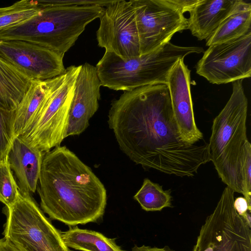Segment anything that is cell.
<instances>
[{"mask_svg":"<svg viewBox=\"0 0 251 251\" xmlns=\"http://www.w3.org/2000/svg\"><path fill=\"white\" fill-rule=\"evenodd\" d=\"M108 124L121 151L143 168L192 176L210 161L208 143L181 139L166 84L124 91L112 100Z\"/></svg>","mask_w":251,"mask_h":251,"instance_id":"cell-1","label":"cell"},{"mask_svg":"<svg viewBox=\"0 0 251 251\" xmlns=\"http://www.w3.org/2000/svg\"><path fill=\"white\" fill-rule=\"evenodd\" d=\"M39 181L40 206L50 219L74 226L96 222L103 215L104 186L66 146L45 152Z\"/></svg>","mask_w":251,"mask_h":251,"instance_id":"cell-2","label":"cell"},{"mask_svg":"<svg viewBox=\"0 0 251 251\" xmlns=\"http://www.w3.org/2000/svg\"><path fill=\"white\" fill-rule=\"evenodd\" d=\"M38 13L19 25L0 32V40H21L63 55L91 22L99 18L103 7L98 5L64 6L37 0Z\"/></svg>","mask_w":251,"mask_h":251,"instance_id":"cell-3","label":"cell"},{"mask_svg":"<svg viewBox=\"0 0 251 251\" xmlns=\"http://www.w3.org/2000/svg\"><path fill=\"white\" fill-rule=\"evenodd\" d=\"M243 80L232 82V92L213 121L208 143L210 161L219 177L234 192L242 194L241 160L248 141L246 122L248 101Z\"/></svg>","mask_w":251,"mask_h":251,"instance_id":"cell-4","label":"cell"},{"mask_svg":"<svg viewBox=\"0 0 251 251\" xmlns=\"http://www.w3.org/2000/svg\"><path fill=\"white\" fill-rule=\"evenodd\" d=\"M203 51L201 47L179 46L170 42L149 53L126 59L105 51L96 68L101 86L129 91L148 85L167 84L169 73L179 59Z\"/></svg>","mask_w":251,"mask_h":251,"instance_id":"cell-5","label":"cell"},{"mask_svg":"<svg viewBox=\"0 0 251 251\" xmlns=\"http://www.w3.org/2000/svg\"><path fill=\"white\" fill-rule=\"evenodd\" d=\"M81 65H71L52 86L25 132L20 136L44 152L67 137L69 113Z\"/></svg>","mask_w":251,"mask_h":251,"instance_id":"cell-6","label":"cell"},{"mask_svg":"<svg viewBox=\"0 0 251 251\" xmlns=\"http://www.w3.org/2000/svg\"><path fill=\"white\" fill-rule=\"evenodd\" d=\"M5 214L2 234L17 251H72L31 195L20 193Z\"/></svg>","mask_w":251,"mask_h":251,"instance_id":"cell-7","label":"cell"},{"mask_svg":"<svg viewBox=\"0 0 251 251\" xmlns=\"http://www.w3.org/2000/svg\"><path fill=\"white\" fill-rule=\"evenodd\" d=\"M234 193L225 188L201 226L192 251H251V225L235 210Z\"/></svg>","mask_w":251,"mask_h":251,"instance_id":"cell-8","label":"cell"},{"mask_svg":"<svg viewBox=\"0 0 251 251\" xmlns=\"http://www.w3.org/2000/svg\"><path fill=\"white\" fill-rule=\"evenodd\" d=\"M138 30L140 55L170 42L176 32L187 29V19L171 0H130Z\"/></svg>","mask_w":251,"mask_h":251,"instance_id":"cell-9","label":"cell"},{"mask_svg":"<svg viewBox=\"0 0 251 251\" xmlns=\"http://www.w3.org/2000/svg\"><path fill=\"white\" fill-rule=\"evenodd\" d=\"M196 73L212 84L233 82L251 75V31L210 46L197 62Z\"/></svg>","mask_w":251,"mask_h":251,"instance_id":"cell-10","label":"cell"},{"mask_svg":"<svg viewBox=\"0 0 251 251\" xmlns=\"http://www.w3.org/2000/svg\"><path fill=\"white\" fill-rule=\"evenodd\" d=\"M96 32L98 46L123 59L140 56L139 39L130 0H115L103 8Z\"/></svg>","mask_w":251,"mask_h":251,"instance_id":"cell-11","label":"cell"},{"mask_svg":"<svg viewBox=\"0 0 251 251\" xmlns=\"http://www.w3.org/2000/svg\"><path fill=\"white\" fill-rule=\"evenodd\" d=\"M64 56L24 41L0 40V57L32 80H45L64 74Z\"/></svg>","mask_w":251,"mask_h":251,"instance_id":"cell-12","label":"cell"},{"mask_svg":"<svg viewBox=\"0 0 251 251\" xmlns=\"http://www.w3.org/2000/svg\"><path fill=\"white\" fill-rule=\"evenodd\" d=\"M172 107L182 141L193 145L202 139L195 120L190 89V70L179 59L171 70L167 80Z\"/></svg>","mask_w":251,"mask_h":251,"instance_id":"cell-13","label":"cell"},{"mask_svg":"<svg viewBox=\"0 0 251 251\" xmlns=\"http://www.w3.org/2000/svg\"><path fill=\"white\" fill-rule=\"evenodd\" d=\"M101 86L96 67L87 62L81 65L75 81L67 136L78 135L89 126L90 119L99 108Z\"/></svg>","mask_w":251,"mask_h":251,"instance_id":"cell-14","label":"cell"},{"mask_svg":"<svg viewBox=\"0 0 251 251\" xmlns=\"http://www.w3.org/2000/svg\"><path fill=\"white\" fill-rule=\"evenodd\" d=\"M45 153L20 136L14 139L7 159L21 194L31 195L36 190Z\"/></svg>","mask_w":251,"mask_h":251,"instance_id":"cell-15","label":"cell"},{"mask_svg":"<svg viewBox=\"0 0 251 251\" xmlns=\"http://www.w3.org/2000/svg\"><path fill=\"white\" fill-rule=\"evenodd\" d=\"M242 0H200L189 11L187 27L199 40H206Z\"/></svg>","mask_w":251,"mask_h":251,"instance_id":"cell-16","label":"cell"},{"mask_svg":"<svg viewBox=\"0 0 251 251\" xmlns=\"http://www.w3.org/2000/svg\"><path fill=\"white\" fill-rule=\"evenodd\" d=\"M59 76L45 80L32 81L27 91L15 110L14 124L15 137L22 135L27 130Z\"/></svg>","mask_w":251,"mask_h":251,"instance_id":"cell-17","label":"cell"},{"mask_svg":"<svg viewBox=\"0 0 251 251\" xmlns=\"http://www.w3.org/2000/svg\"><path fill=\"white\" fill-rule=\"evenodd\" d=\"M32 80L0 57V104L15 111Z\"/></svg>","mask_w":251,"mask_h":251,"instance_id":"cell-18","label":"cell"},{"mask_svg":"<svg viewBox=\"0 0 251 251\" xmlns=\"http://www.w3.org/2000/svg\"><path fill=\"white\" fill-rule=\"evenodd\" d=\"M251 4L242 0L206 40V46L226 42L251 31Z\"/></svg>","mask_w":251,"mask_h":251,"instance_id":"cell-19","label":"cell"},{"mask_svg":"<svg viewBox=\"0 0 251 251\" xmlns=\"http://www.w3.org/2000/svg\"><path fill=\"white\" fill-rule=\"evenodd\" d=\"M64 243L68 248L82 251H123L115 239L108 238L102 233L78 226H70L61 232Z\"/></svg>","mask_w":251,"mask_h":251,"instance_id":"cell-20","label":"cell"},{"mask_svg":"<svg viewBox=\"0 0 251 251\" xmlns=\"http://www.w3.org/2000/svg\"><path fill=\"white\" fill-rule=\"evenodd\" d=\"M134 199L146 211H161L164 208L172 207L171 191L163 190L161 186L148 178L144 179Z\"/></svg>","mask_w":251,"mask_h":251,"instance_id":"cell-21","label":"cell"},{"mask_svg":"<svg viewBox=\"0 0 251 251\" xmlns=\"http://www.w3.org/2000/svg\"><path fill=\"white\" fill-rule=\"evenodd\" d=\"M40 8L37 0H22L0 7V32L19 25L37 14Z\"/></svg>","mask_w":251,"mask_h":251,"instance_id":"cell-22","label":"cell"},{"mask_svg":"<svg viewBox=\"0 0 251 251\" xmlns=\"http://www.w3.org/2000/svg\"><path fill=\"white\" fill-rule=\"evenodd\" d=\"M20 194L7 156L0 160V201L9 207L15 202Z\"/></svg>","mask_w":251,"mask_h":251,"instance_id":"cell-23","label":"cell"},{"mask_svg":"<svg viewBox=\"0 0 251 251\" xmlns=\"http://www.w3.org/2000/svg\"><path fill=\"white\" fill-rule=\"evenodd\" d=\"M15 111L6 109L0 104V160L7 156L14 139Z\"/></svg>","mask_w":251,"mask_h":251,"instance_id":"cell-24","label":"cell"},{"mask_svg":"<svg viewBox=\"0 0 251 251\" xmlns=\"http://www.w3.org/2000/svg\"><path fill=\"white\" fill-rule=\"evenodd\" d=\"M242 194L251 207V145L248 141L243 149L241 160Z\"/></svg>","mask_w":251,"mask_h":251,"instance_id":"cell-25","label":"cell"},{"mask_svg":"<svg viewBox=\"0 0 251 251\" xmlns=\"http://www.w3.org/2000/svg\"><path fill=\"white\" fill-rule=\"evenodd\" d=\"M113 0H49L45 1L49 4L64 6L98 5L105 7Z\"/></svg>","mask_w":251,"mask_h":251,"instance_id":"cell-26","label":"cell"},{"mask_svg":"<svg viewBox=\"0 0 251 251\" xmlns=\"http://www.w3.org/2000/svg\"><path fill=\"white\" fill-rule=\"evenodd\" d=\"M234 207L237 213L243 217L251 225L250 207L246 199L243 197H239L234 199Z\"/></svg>","mask_w":251,"mask_h":251,"instance_id":"cell-27","label":"cell"},{"mask_svg":"<svg viewBox=\"0 0 251 251\" xmlns=\"http://www.w3.org/2000/svg\"><path fill=\"white\" fill-rule=\"evenodd\" d=\"M200 0H171L176 5L183 14L189 12Z\"/></svg>","mask_w":251,"mask_h":251,"instance_id":"cell-28","label":"cell"},{"mask_svg":"<svg viewBox=\"0 0 251 251\" xmlns=\"http://www.w3.org/2000/svg\"><path fill=\"white\" fill-rule=\"evenodd\" d=\"M130 251H174L168 246L156 247L146 246L145 245L138 246L135 245Z\"/></svg>","mask_w":251,"mask_h":251,"instance_id":"cell-29","label":"cell"}]
</instances>
